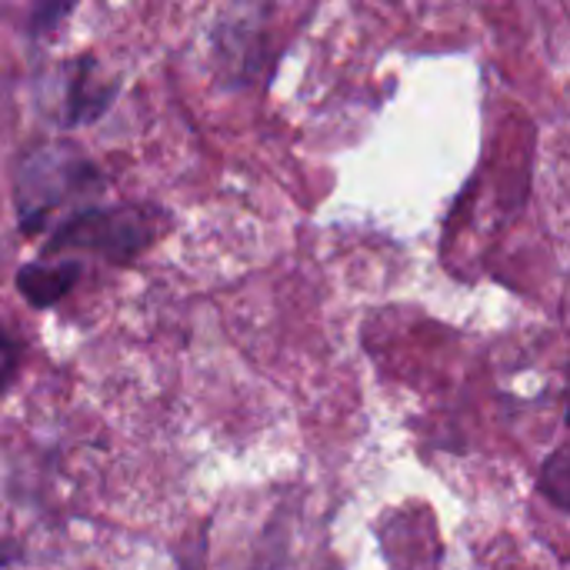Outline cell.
<instances>
[{"mask_svg":"<svg viewBox=\"0 0 570 570\" xmlns=\"http://www.w3.org/2000/svg\"><path fill=\"white\" fill-rule=\"evenodd\" d=\"M97 180L94 164L70 144H40L23 154L13 177V200L20 227L33 230L50 210H57L70 194L87 190Z\"/></svg>","mask_w":570,"mask_h":570,"instance_id":"6da1fadb","label":"cell"},{"mask_svg":"<svg viewBox=\"0 0 570 570\" xmlns=\"http://www.w3.org/2000/svg\"><path fill=\"white\" fill-rule=\"evenodd\" d=\"M150 240L147 217L134 207H90L77 210L67 217L57 230L53 240L47 244V254L60 250H94L114 264H124L144 250Z\"/></svg>","mask_w":570,"mask_h":570,"instance_id":"7a4b0ae2","label":"cell"},{"mask_svg":"<svg viewBox=\"0 0 570 570\" xmlns=\"http://www.w3.org/2000/svg\"><path fill=\"white\" fill-rule=\"evenodd\" d=\"M94 57H80L70 63V80H67V100H63V124L67 127H77V124H87L94 117H100L114 97V87L110 83H100L94 80Z\"/></svg>","mask_w":570,"mask_h":570,"instance_id":"3957f363","label":"cell"},{"mask_svg":"<svg viewBox=\"0 0 570 570\" xmlns=\"http://www.w3.org/2000/svg\"><path fill=\"white\" fill-rule=\"evenodd\" d=\"M80 281V264L77 261H63V264H23V271L17 274V287L23 294V301L30 307H50L57 304L63 294H70V287Z\"/></svg>","mask_w":570,"mask_h":570,"instance_id":"277c9868","label":"cell"},{"mask_svg":"<svg viewBox=\"0 0 570 570\" xmlns=\"http://www.w3.org/2000/svg\"><path fill=\"white\" fill-rule=\"evenodd\" d=\"M541 488L554 498V504L561 511H568V451H558L548 464H544V481Z\"/></svg>","mask_w":570,"mask_h":570,"instance_id":"5b68a950","label":"cell"},{"mask_svg":"<svg viewBox=\"0 0 570 570\" xmlns=\"http://www.w3.org/2000/svg\"><path fill=\"white\" fill-rule=\"evenodd\" d=\"M20 364V341L7 331H0V391H7V384L13 381Z\"/></svg>","mask_w":570,"mask_h":570,"instance_id":"8992f818","label":"cell"},{"mask_svg":"<svg viewBox=\"0 0 570 570\" xmlns=\"http://www.w3.org/2000/svg\"><path fill=\"white\" fill-rule=\"evenodd\" d=\"M67 13H70V7H60V3L40 7V10L33 13V27H30V30H47V27H50V20H57V17H67Z\"/></svg>","mask_w":570,"mask_h":570,"instance_id":"52a82bcc","label":"cell"}]
</instances>
